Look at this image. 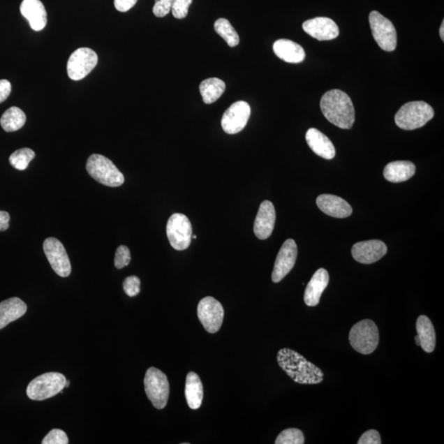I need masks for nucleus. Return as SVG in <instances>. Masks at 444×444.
<instances>
[{"instance_id": "1", "label": "nucleus", "mask_w": 444, "mask_h": 444, "mask_svg": "<svg viewBox=\"0 0 444 444\" xmlns=\"http://www.w3.org/2000/svg\"><path fill=\"white\" fill-rule=\"evenodd\" d=\"M279 367L300 385H318L323 381L322 370L296 351L283 348L276 355Z\"/></svg>"}, {"instance_id": "2", "label": "nucleus", "mask_w": 444, "mask_h": 444, "mask_svg": "<svg viewBox=\"0 0 444 444\" xmlns=\"http://www.w3.org/2000/svg\"><path fill=\"white\" fill-rule=\"evenodd\" d=\"M320 108L325 118L342 129L353 128L355 122V108L353 101L346 92L331 90L323 96Z\"/></svg>"}, {"instance_id": "3", "label": "nucleus", "mask_w": 444, "mask_h": 444, "mask_svg": "<svg viewBox=\"0 0 444 444\" xmlns=\"http://www.w3.org/2000/svg\"><path fill=\"white\" fill-rule=\"evenodd\" d=\"M434 117V109L428 103L422 101H410L397 111L395 122L404 131H415L424 126Z\"/></svg>"}, {"instance_id": "4", "label": "nucleus", "mask_w": 444, "mask_h": 444, "mask_svg": "<svg viewBox=\"0 0 444 444\" xmlns=\"http://www.w3.org/2000/svg\"><path fill=\"white\" fill-rule=\"evenodd\" d=\"M86 169L96 182L108 187H119L124 183V175L108 157L92 154L87 159Z\"/></svg>"}, {"instance_id": "5", "label": "nucleus", "mask_w": 444, "mask_h": 444, "mask_svg": "<svg viewBox=\"0 0 444 444\" xmlns=\"http://www.w3.org/2000/svg\"><path fill=\"white\" fill-rule=\"evenodd\" d=\"M67 379L62 373L50 372L41 374L30 382L27 394L30 399L43 401L57 395L66 388Z\"/></svg>"}, {"instance_id": "6", "label": "nucleus", "mask_w": 444, "mask_h": 444, "mask_svg": "<svg viewBox=\"0 0 444 444\" xmlns=\"http://www.w3.org/2000/svg\"><path fill=\"white\" fill-rule=\"evenodd\" d=\"M349 341L357 353L369 355L377 348L379 341L378 327L372 320L364 319L355 325L350 332Z\"/></svg>"}, {"instance_id": "7", "label": "nucleus", "mask_w": 444, "mask_h": 444, "mask_svg": "<svg viewBox=\"0 0 444 444\" xmlns=\"http://www.w3.org/2000/svg\"><path fill=\"white\" fill-rule=\"evenodd\" d=\"M146 394L155 408H165L169 399L170 385L168 376L160 369L151 367L147 369L145 378Z\"/></svg>"}, {"instance_id": "8", "label": "nucleus", "mask_w": 444, "mask_h": 444, "mask_svg": "<svg viewBox=\"0 0 444 444\" xmlns=\"http://www.w3.org/2000/svg\"><path fill=\"white\" fill-rule=\"evenodd\" d=\"M166 235L173 249L185 251L191 244L193 228L191 221L184 214H173L166 225Z\"/></svg>"}, {"instance_id": "9", "label": "nucleus", "mask_w": 444, "mask_h": 444, "mask_svg": "<svg viewBox=\"0 0 444 444\" xmlns=\"http://www.w3.org/2000/svg\"><path fill=\"white\" fill-rule=\"evenodd\" d=\"M369 24L373 39L382 50L391 52L397 48V31L394 25L380 13H370Z\"/></svg>"}, {"instance_id": "10", "label": "nucleus", "mask_w": 444, "mask_h": 444, "mask_svg": "<svg viewBox=\"0 0 444 444\" xmlns=\"http://www.w3.org/2000/svg\"><path fill=\"white\" fill-rule=\"evenodd\" d=\"M98 62V57L90 48H80L75 50L68 59L67 64L68 75L73 81H80L94 71Z\"/></svg>"}, {"instance_id": "11", "label": "nucleus", "mask_w": 444, "mask_h": 444, "mask_svg": "<svg viewBox=\"0 0 444 444\" xmlns=\"http://www.w3.org/2000/svg\"><path fill=\"white\" fill-rule=\"evenodd\" d=\"M198 317L207 332L216 333L223 323L224 309L219 300L207 296L198 305Z\"/></svg>"}, {"instance_id": "12", "label": "nucleus", "mask_w": 444, "mask_h": 444, "mask_svg": "<svg viewBox=\"0 0 444 444\" xmlns=\"http://www.w3.org/2000/svg\"><path fill=\"white\" fill-rule=\"evenodd\" d=\"M43 249L55 274L62 277H67L71 274V263L66 249L59 239L54 237L46 239L43 244Z\"/></svg>"}, {"instance_id": "13", "label": "nucleus", "mask_w": 444, "mask_h": 444, "mask_svg": "<svg viewBox=\"0 0 444 444\" xmlns=\"http://www.w3.org/2000/svg\"><path fill=\"white\" fill-rule=\"evenodd\" d=\"M251 114V106L246 101H237L225 110L221 119V127L228 134L242 132L247 126Z\"/></svg>"}, {"instance_id": "14", "label": "nucleus", "mask_w": 444, "mask_h": 444, "mask_svg": "<svg viewBox=\"0 0 444 444\" xmlns=\"http://www.w3.org/2000/svg\"><path fill=\"white\" fill-rule=\"evenodd\" d=\"M298 248L294 239L286 240L276 258L272 280L279 283L293 270L297 258Z\"/></svg>"}, {"instance_id": "15", "label": "nucleus", "mask_w": 444, "mask_h": 444, "mask_svg": "<svg viewBox=\"0 0 444 444\" xmlns=\"http://www.w3.org/2000/svg\"><path fill=\"white\" fill-rule=\"evenodd\" d=\"M387 252V245L378 239L356 243L351 249L355 260L363 265H371L380 260Z\"/></svg>"}, {"instance_id": "16", "label": "nucleus", "mask_w": 444, "mask_h": 444, "mask_svg": "<svg viewBox=\"0 0 444 444\" xmlns=\"http://www.w3.org/2000/svg\"><path fill=\"white\" fill-rule=\"evenodd\" d=\"M303 30L318 40H331L339 36V26L328 17H316L305 21Z\"/></svg>"}, {"instance_id": "17", "label": "nucleus", "mask_w": 444, "mask_h": 444, "mask_svg": "<svg viewBox=\"0 0 444 444\" xmlns=\"http://www.w3.org/2000/svg\"><path fill=\"white\" fill-rule=\"evenodd\" d=\"M276 221V211L270 201H263L254 221L253 231L259 239H267L274 231Z\"/></svg>"}, {"instance_id": "18", "label": "nucleus", "mask_w": 444, "mask_h": 444, "mask_svg": "<svg viewBox=\"0 0 444 444\" xmlns=\"http://www.w3.org/2000/svg\"><path fill=\"white\" fill-rule=\"evenodd\" d=\"M316 202L319 209L336 219H346L353 214V207L339 196L322 194L318 197Z\"/></svg>"}, {"instance_id": "19", "label": "nucleus", "mask_w": 444, "mask_h": 444, "mask_svg": "<svg viewBox=\"0 0 444 444\" xmlns=\"http://www.w3.org/2000/svg\"><path fill=\"white\" fill-rule=\"evenodd\" d=\"M330 283V274L325 268L319 269L313 274L309 281L304 295V303L309 307L317 306L320 302L323 291Z\"/></svg>"}, {"instance_id": "20", "label": "nucleus", "mask_w": 444, "mask_h": 444, "mask_svg": "<svg viewBox=\"0 0 444 444\" xmlns=\"http://www.w3.org/2000/svg\"><path fill=\"white\" fill-rule=\"evenodd\" d=\"M20 11L23 17L29 22L32 29L40 31L47 23V13L40 0H23Z\"/></svg>"}, {"instance_id": "21", "label": "nucleus", "mask_w": 444, "mask_h": 444, "mask_svg": "<svg viewBox=\"0 0 444 444\" xmlns=\"http://www.w3.org/2000/svg\"><path fill=\"white\" fill-rule=\"evenodd\" d=\"M309 147L316 155L326 160H332L336 156L334 145L325 134L316 128H309L305 135Z\"/></svg>"}, {"instance_id": "22", "label": "nucleus", "mask_w": 444, "mask_h": 444, "mask_svg": "<svg viewBox=\"0 0 444 444\" xmlns=\"http://www.w3.org/2000/svg\"><path fill=\"white\" fill-rule=\"evenodd\" d=\"M274 52L277 57L290 64L302 63L305 58L302 46L290 40H276L274 44Z\"/></svg>"}, {"instance_id": "23", "label": "nucleus", "mask_w": 444, "mask_h": 444, "mask_svg": "<svg viewBox=\"0 0 444 444\" xmlns=\"http://www.w3.org/2000/svg\"><path fill=\"white\" fill-rule=\"evenodd\" d=\"M27 311L25 302L17 297L8 299L0 303V330L24 316Z\"/></svg>"}, {"instance_id": "24", "label": "nucleus", "mask_w": 444, "mask_h": 444, "mask_svg": "<svg viewBox=\"0 0 444 444\" xmlns=\"http://www.w3.org/2000/svg\"><path fill=\"white\" fill-rule=\"evenodd\" d=\"M415 173V165L408 161H397L388 163L383 170L387 182L401 183L410 179Z\"/></svg>"}, {"instance_id": "25", "label": "nucleus", "mask_w": 444, "mask_h": 444, "mask_svg": "<svg viewBox=\"0 0 444 444\" xmlns=\"http://www.w3.org/2000/svg\"><path fill=\"white\" fill-rule=\"evenodd\" d=\"M416 331L420 346L425 353H433L436 346V334L431 320L427 316H420L416 321Z\"/></svg>"}, {"instance_id": "26", "label": "nucleus", "mask_w": 444, "mask_h": 444, "mask_svg": "<svg viewBox=\"0 0 444 444\" xmlns=\"http://www.w3.org/2000/svg\"><path fill=\"white\" fill-rule=\"evenodd\" d=\"M184 393L189 408H200L203 400V387L201 379L196 373H188Z\"/></svg>"}, {"instance_id": "27", "label": "nucleus", "mask_w": 444, "mask_h": 444, "mask_svg": "<svg viewBox=\"0 0 444 444\" xmlns=\"http://www.w3.org/2000/svg\"><path fill=\"white\" fill-rule=\"evenodd\" d=\"M225 90V82L219 78L211 77L201 82L200 94L205 104H212L220 98Z\"/></svg>"}, {"instance_id": "28", "label": "nucleus", "mask_w": 444, "mask_h": 444, "mask_svg": "<svg viewBox=\"0 0 444 444\" xmlns=\"http://www.w3.org/2000/svg\"><path fill=\"white\" fill-rule=\"evenodd\" d=\"M27 117L23 111L16 106L8 109L0 119L3 131L6 132H15L20 131L26 123Z\"/></svg>"}, {"instance_id": "29", "label": "nucleus", "mask_w": 444, "mask_h": 444, "mask_svg": "<svg viewBox=\"0 0 444 444\" xmlns=\"http://www.w3.org/2000/svg\"><path fill=\"white\" fill-rule=\"evenodd\" d=\"M214 29L217 34L223 38L230 47H235L239 43V37L231 26L230 22L225 18H219L215 22Z\"/></svg>"}, {"instance_id": "30", "label": "nucleus", "mask_w": 444, "mask_h": 444, "mask_svg": "<svg viewBox=\"0 0 444 444\" xmlns=\"http://www.w3.org/2000/svg\"><path fill=\"white\" fill-rule=\"evenodd\" d=\"M36 154L30 148H21L9 156V163L13 168L18 170H24L29 163L35 158Z\"/></svg>"}, {"instance_id": "31", "label": "nucleus", "mask_w": 444, "mask_h": 444, "mask_svg": "<svg viewBox=\"0 0 444 444\" xmlns=\"http://www.w3.org/2000/svg\"><path fill=\"white\" fill-rule=\"evenodd\" d=\"M276 444H304V436L302 430L290 428L283 430L276 438Z\"/></svg>"}, {"instance_id": "32", "label": "nucleus", "mask_w": 444, "mask_h": 444, "mask_svg": "<svg viewBox=\"0 0 444 444\" xmlns=\"http://www.w3.org/2000/svg\"><path fill=\"white\" fill-rule=\"evenodd\" d=\"M131 261V254L126 245H120L115 252L114 266L118 269L127 267Z\"/></svg>"}, {"instance_id": "33", "label": "nucleus", "mask_w": 444, "mask_h": 444, "mask_svg": "<svg viewBox=\"0 0 444 444\" xmlns=\"http://www.w3.org/2000/svg\"><path fill=\"white\" fill-rule=\"evenodd\" d=\"M192 2L193 0H173L172 7H171L173 16L177 20L186 17Z\"/></svg>"}, {"instance_id": "34", "label": "nucleus", "mask_w": 444, "mask_h": 444, "mask_svg": "<svg viewBox=\"0 0 444 444\" xmlns=\"http://www.w3.org/2000/svg\"><path fill=\"white\" fill-rule=\"evenodd\" d=\"M43 444H68V438L66 432L61 429H54L44 438Z\"/></svg>"}, {"instance_id": "35", "label": "nucleus", "mask_w": 444, "mask_h": 444, "mask_svg": "<svg viewBox=\"0 0 444 444\" xmlns=\"http://www.w3.org/2000/svg\"><path fill=\"white\" fill-rule=\"evenodd\" d=\"M140 279L136 276H128L124 281L123 288L124 293L131 297L136 296L140 293Z\"/></svg>"}, {"instance_id": "36", "label": "nucleus", "mask_w": 444, "mask_h": 444, "mask_svg": "<svg viewBox=\"0 0 444 444\" xmlns=\"http://www.w3.org/2000/svg\"><path fill=\"white\" fill-rule=\"evenodd\" d=\"M173 0H156L154 7V15L158 17H163L168 15L172 7Z\"/></svg>"}, {"instance_id": "37", "label": "nucleus", "mask_w": 444, "mask_h": 444, "mask_svg": "<svg viewBox=\"0 0 444 444\" xmlns=\"http://www.w3.org/2000/svg\"><path fill=\"white\" fill-rule=\"evenodd\" d=\"M358 444H381L380 434L376 429H370L360 437Z\"/></svg>"}, {"instance_id": "38", "label": "nucleus", "mask_w": 444, "mask_h": 444, "mask_svg": "<svg viewBox=\"0 0 444 444\" xmlns=\"http://www.w3.org/2000/svg\"><path fill=\"white\" fill-rule=\"evenodd\" d=\"M138 0H114V4L115 8L118 11L126 13L135 6Z\"/></svg>"}, {"instance_id": "39", "label": "nucleus", "mask_w": 444, "mask_h": 444, "mask_svg": "<svg viewBox=\"0 0 444 444\" xmlns=\"http://www.w3.org/2000/svg\"><path fill=\"white\" fill-rule=\"evenodd\" d=\"M12 91L11 83L8 80H0V103H3L8 99Z\"/></svg>"}, {"instance_id": "40", "label": "nucleus", "mask_w": 444, "mask_h": 444, "mask_svg": "<svg viewBox=\"0 0 444 444\" xmlns=\"http://www.w3.org/2000/svg\"><path fill=\"white\" fill-rule=\"evenodd\" d=\"M10 215L7 212L0 211V231H6L9 228Z\"/></svg>"}, {"instance_id": "41", "label": "nucleus", "mask_w": 444, "mask_h": 444, "mask_svg": "<svg viewBox=\"0 0 444 444\" xmlns=\"http://www.w3.org/2000/svg\"><path fill=\"white\" fill-rule=\"evenodd\" d=\"M439 34H441V39L444 40V21L442 22L441 30H439Z\"/></svg>"}, {"instance_id": "42", "label": "nucleus", "mask_w": 444, "mask_h": 444, "mask_svg": "<svg viewBox=\"0 0 444 444\" xmlns=\"http://www.w3.org/2000/svg\"><path fill=\"white\" fill-rule=\"evenodd\" d=\"M415 344H416V345L420 346V341H419V339H418V336H415Z\"/></svg>"}, {"instance_id": "43", "label": "nucleus", "mask_w": 444, "mask_h": 444, "mask_svg": "<svg viewBox=\"0 0 444 444\" xmlns=\"http://www.w3.org/2000/svg\"><path fill=\"white\" fill-rule=\"evenodd\" d=\"M69 385H71V383H69V381L67 380L66 387H68Z\"/></svg>"}, {"instance_id": "44", "label": "nucleus", "mask_w": 444, "mask_h": 444, "mask_svg": "<svg viewBox=\"0 0 444 444\" xmlns=\"http://www.w3.org/2000/svg\"><path fill=\"white\" fill-rule=\"evenodd\" d=\"M192 239H197L196 235H193H193H192Z\"/></svg>"}]
</instances>
